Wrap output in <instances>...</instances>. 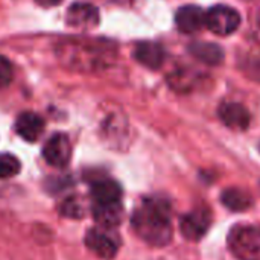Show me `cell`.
Masks as SVG:
<instances>
[{
	"label": "cell",
	"mask_w": 260,
	"mask_h": 260,
	"mask_svg": "<svg viewBox=\"0 0 260 260\" xmlns=\"http://www.w3.org/2000/svg\"><path fill=\"white\" fill-rule=\"evenodd\" d=\"M136 235L152 247H165L172 239L171 206L163 198H145L131 218Z\"/></svg>",
	"instance_id": "1"
},
{
	"label": "cell",
	"mask_w": 260,
	"mask_h": 260,
	"mask_svg": "<svg viewBox=\"0 0 260 260\" xmlns=\"http://www.w3.org/2000/svg\"><path fill=\"white\" fill-rule=\"evenodd\" d=\"M58 58L72 69H94L107 58L108 49L94 41L67 40L56 47Z\"/></svg>",
	"instance_id": "2"
},
{
	"label": "cell",
	"mask_w": 260,
	"mask_h": 260,
	"mask_svg": "<svg viewBox=\"0 0 260 260\" xmlns=\"http://www.w3.org/2000/svg\"><path fill=\"white\" fill-rule=\"evenodd\" d=\"M227 244L238 260H260V225L239 224L233 227Z\"/></svg>",
	"instance_id": "3"
},
{
	"label": "cell",
	"mask_w": 260,
	"mask_h": 260,
	"mask_svg": "<svg viewBox=\"0 0 260 260\" xmlns=\"http://www.w3.org/2000/svg\"><path fill=\"white\" fill-rule=\"evenodd\" d=\"M241 23L239 12L227 5L212 6L206 12V26L216 35H230L233 34Z\"/></svg>",
	"instance_id": "4"
},
{
	"label": "cell",
	"mask_w": 260,
	"mask_h": 260,
	"mask_svg": "<svg viewBox=\"0 0 260 260\" xmlns=\"http://www.w3.org/2000/svg\"><path fill=\"white\" fill-rule=\"evenodd\" d=\"M87 248L98 257L104 260H111L116 257L119 251L117 239L110 233L108 229H91L85 236Z\"/></svg>",
	"instance_id": "5"
},
{
	"label": "cell",
	"mask_w": 260,
	"mask_h": 260,
	"mask_svg": "<svg viewBox=\"0 0 260 260\" xmlns=\"http://www.w3.org/2000/svg\"><path fill=\"white\" fill-rule=\"evenodd\" d=\"M43 158L53 168H66L72 158V143L67 134H53L43 148Z\"/></svg>",
	"instance_id": "6"
},
{
	"label": "cell",
	"mask_w": 260,
	"mask_h": 260,
	"mask_svg": "<svg viewBox=\"0 0 260 260\" xmlns=\"http://www.w3.org/2000/svg\"><path fill=\"white\" fill-rule=\"evenodd\" d=\"M210 222V213L206 209H195L181 218L180 230L187 241H200L207 233Z\"/></svg>",
	"instance_id": "7"
},
{
	"label": "cell",
	"mask_w": 260,
	"mask_h": 260,
	"mask_svg": "<svg viewBox=\"0 0 260 260\" xmlns=\"http://www.w3.org/2000/svg\"><path fill=\"white\" fill-rule=\"evenodd\" d=\"M66 21L76 29H93L99 23V11L90 3H75L67 9Z\"/></svg>",
	"instance_id": "8"
},
{
	"label": "cell",
	"mask_w": 260,
	"mask_h": 260,
	"mask_svg": "<svg viewBox=\"0 0 260 260\" xmlns=\"http://www.w3.org/2000/svg\"><path fill=\"white\" fill-rule=\"evenodd\" d=\"M175 24L183 34H195L206 26V12L197 5L181 6L175 15Z\"/></svg>",
	"instance_id": "9"
},
{
	"label": "cell",
	"mask_w": 260,
	"mask_h": 260,
	"mask_svg": "<svg viewBox=\"0 0 260 260\" xmlns=\"http://www.w3.org/2000/svg\"><path fill=\"white\" fill-rule=\"evenodd\" d=\"M219 119L232 129L244 131L250 125L248 110L238 102H224L218 110Z\"/></svg>",
	"instance_id": "10"
},
{
	"label": "cell",
	"mask_w": 260,
	"mask_h": 260,
	"mask_svg": "<svg viewBox=\"0 0 260 260\" xmlns=\"http://www.w3.org/2000/svg\"><path fill=\"white\" fill-rule=\"evenodd\" d=\"M44 131V120L41 116L26 111L15 120V133L26 142H37Z\"/></svg>",
	"instance_id": "11"
},
{
	"label": "cell",
	"mask_w": 260,
	"mask_h": 260,
	"mask_svg": "<svg viewBox=\"0 0 260 260\" xmlns=\"http://www.w3.org/2000/svg\"><path fill=\"white\" fill-rule=\"evenodd\" d=\"M91 200L93 204H116L120 203L122 189L111 178H99L91 184Z\"/></svg>",
	"instance_id": "12"
},
{
	"label": "cell",
	"mask_w": 260,
	"mask_h": 260,
	"mask_svg": "<svg viewBox=\"0 0 260 260\" xmlns=\"http://www.w3.org/2000/svg\"><path fill=\"white\" fill-rule=\"evenodd\" d=\"M134 58L142 66L157 70L161 67L165 61V50L158 43L154 41H142L134 49Z\"/></svg>",
	"instance_id": "13"
},
{
	"label": "cell",
	"mask_w": 260,
	"mask_h": 260,
	"mask_svg": "<svg viewBox=\"0 0 260 260\" xmlns=\"http://www.w3.org/2000/svg\"><path fill=\"white\" fill-rule=\"evenodd\" d=\"M93 216L96 219V222L102 227V229H114L122 222V204L116 203V204H93L91 207Z\"/></svg>",
	"instance_id": "14"
},
{
	"label": "cell",
	"mask_w": 260,
	"mask_h": 260,
	"mask_svg": "<svg viewBox=\"0 0 260 260\" xmlns=\"http://www.w3.org/2000/svg\"><path fill=\"white\" fill-rule=\"evenodd\" d=\"M189 50L190 53L206 62V64H210V66H216V64H221L222 59H224V52L222 49L218 46V44H213V43H207V41H197V43H192L189 46Z\"/></svg>",
	"instance_id": "15"
},
{
	"label": "cell",
	"mask_w": 260,
	"mask_h": 260,
	"mask_svg": "<svg viewBox=\"0 0 260 260\" xmlns=\"http://www.w3.org/2000/svg\"><path fill=\"white\" fill-rule=\"evenodd\" d=\"M221 198H222V204L225 207H229L230 210H236V212L245 210L251 204L250 195L241 189H227Z\"/></svg>",
	"instance_id": "16"
},
{
	"label": "cell",
	"mask_w": 260,
	"mask_h": 260,
	"mask_svg": "<svg viewBox=\"0 0 260 260\" xmlns=\"http://www.w3.org/2000/svg\"><path fill=\"white\" fill-rule=\"evenodd\" d=\"M87 209H88L87 203L81 197L73 195V197H69V198L64 200V203L59 207V212H61L62 216L78 219V218H82L85 215Z\"/></svg>",
	"instance_id": "17"
},
{
	"label": "cell",
	"mask_w": 260,
	"mask_h": 260,
	"mask_svg": "<svg viewBox=\"0 0 260 260\" xmlns=\"http://www.w3.org/2000/svg\"><path fill=\"white\" fill-rule=\"evenodd\" d=\"M21 171L20 160L12 154H0V180L12 178Z\"/></svg>",
	"instance_id": "18"
},
{
	"label": "cell",
	"mask_w": 260,
	"mask_h": 260,
	"mask_svg": "<svg viewBox=\"0 0 260 260\" xmlns=\"http://www.w3.org/2000/svg\"><path fill=\"white\" fill-rule=\"evenodd\" d=\"M12 76H14L12 64L3 55H0V88L6 87L8 84H11Z\"/></svg>",
	"instance_id": "19"
},
{
	"label": "cell",
	"mask_w": 260,
	"mask_h": 260,
	"mask_svg": "<svg viewBox=\"0 0 260 260\" xmlns=\"http://www.w3.org/2000/svg\"><path fill=\"white\" fill-rule=\"evenodd\" d=\"M40 6H44V8H52V6H56L59 5L62 0H35Z\"/></svg>",
	"instance_id": "20"
}]
</instances>
